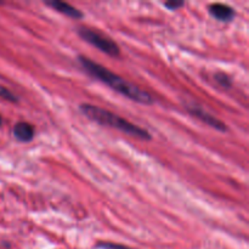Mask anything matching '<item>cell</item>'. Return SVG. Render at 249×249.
<instances>
[{
  "label": "cell",
  "mask_w": 249,
  "mask_h": 249,
  "mask_svg": "<svg viewBox=\"0 0 249 249\" xmlns=\"http://www.w3.org/2000/svg\"><path fill=\"white\" fill-rule=\"evenodd\" d=\"M184 1H179V0H169V1L164 2V6L170 11H177L180 7L184 6Z\"/></svg>",
  "instance_id": "8fae6325"
},
{
  "label": "cell",
  "mask_w": 249,
  "mask_h": 249,
  "mask_svg": "<svg viewBox=\"0 0 249 249\" xmlns=\"http://www.w3.org/2000/svg\"><path fill=\"white\" fill-rule=\"evenodd\" d=\"M208 11L214 18L220 22H225V23L232 21L236 16V11L233 7L226 4H221V2H214V4L209 5Z\"/></svg>",
  "instance_id": "8992f818"
},
{
  "label": "cell",
  "mask_w": 249,
  "mask_h": 249,
  "mask_svg": "<svg viewBox=\"0 0 249 249\" xmlns=\"http://www.w3.org/2000/svg\"><path fill=\"white\" fill-rule=\"evenodd\" d=\"M78 62L80 63L83 70L90 74L91 77H95L97 80L102 82L113 89L114 91L119 92L121 95H124L126 99L131 100L134 102H138L141 105H152L153 97L152 95L148 94L145 90L140 89L138 85L133 84V83L128 82L121 75L116 74V73L111 72L108 68L104 67L100 63L95 62V61L90 60L87 56H78Z\"/></svg>",
  "instance_id": "6da1fadb"
},
{
  "label": "cell",
  "mask_w": 249,
  "mask_h": 249,
  "mask_svg": "<svg viewBox=\"0 0 249 249\" xmlns=\"http://www.w3.org/2000/svg\"><path fill=\"white\" fill-rule=\"evenodd\" d=\"M0 97H2V99L6 100V101H9V102L18 101V97H17L16 95L11 91V90L7 89V88H5V87H1V85H0Z\"/></svg>",
  "instance_id": "9c48e42d"
},
{
  "label": "cell",
  "mask_w": 249,
  "mask_h": 249,
  "mask_svg": "<svg viewBox=\"0 0 249 249\" xmlns=\"http://www.w3.org/2000/svg\"><path fill=\"white\" fill-rule=\"evenodd\" d=\"M2 124V118H1V116H0V125H1Z\"/></svg>",
  "instance_id": "7c38bea8"
},
{
  "label": "cell",
  "mask_w": 249,
  "mask_h": 249,
  "mask_svg": "<svg viewBox=\"0 0 249 249\" xmlns=\"http://www.w3.org/2000/svg\"><path fill=\"white\" fill-rule=\"evenodd\" d=\"M79 111L88 119L100 124V125H106L109 128L117 129V130L123 131L128 135L135 136V138L142 139V140H151L152 139V136L147 130L140 128L136 124L129 122L128 119L123 118V117L118 116V114L113 113L108 109L101 108V107L95 106V105L82 104L79 106Z\"/></svg>",
  "instance_id": "7a4b0ae2"
},
{
  "label": "cell",
  "mask_w": 249,
  "mask_h": 249,
  "mask_svg": "<svg viewBox=\"0 0 249 249\" xmlns=\"http://www.w3.org/2000/svg\"><path fill=\"white\" fill-rule=\"evenodd\" d=\"M99 249H131L126 246L118 245V243H111V242H100L96 246Z\"/></svg>",
  "instance_id": "30bf717a"
},
{
  "label": "cell",
  "mask_w": 249,
  "mask_h": 249,
  "mask_svg": "<svg viewBox=\"0 0 249 249\" xmlns=\"http://www.w3.org/2000/svg\"><path fill=\"white\" fill-rule=\"evenodd\" d=\"M184 106L190 114L196 117L197 119L203 122L204 124H207V125L211 126V128L215 129V130L218 131H223V133L229 130V128L226 126V124L224 123V122H221L220 119H218L216 117H214L213 114L209 113L208 111H206V109H204L201 105L197 104V102L190 100V101L184 102Z\"/></svg>",
  "instance_id": "277c9868"
},
{
  "label": "cell",
  "mask_w": 249,
  "mask_h": 249,
  "mask_svg": "<svg viewBox=\"0 0 249 249\" xmlns=\"http://www.w3.org/2000/svg\"><path fill=\"white\" fill-rule=\"evenodd\" d=\"M12 133H14L15 139L19 142H31L34 139L36 130L32 124L27 123V122H18L15 124Z\"/></svg>",
  "instance_id": "52a82bcc"
},
{
  "label": "cell",
  "mask_w": 249,
  "mask_h": 249,
  "mask_svg": "<svg viewBox=\"0 0 249 249\" xmlns=\"http://www.w3.org/2000/svg\"><path fill=\"white\" fill-rule=\"evenodd\" d=\"M77 33L80 38L84 41H87L90 45L95 46L102 51L106 55L112 56V57H117L121 55V49H119L118 44L114 40H112L109 36H105V34L100 33V32L95 31V29L89 28V27H78Z\"/></svg>",
  "instance_id": "3957f363"
},
{
  "label": "cell",
  "mask_w": 249,
  "mask_h": 249,
  "mask_svg": "<svg viewBox=\"0 0 249 249\" xmlns=\"http://www.w3.org/2000/svg\"><path fill=\"white\" fill-rule=\"evenodd\" d=\"M44 4L50 6L55 11L70 17V18L80 19L84 17V14L79 9H77V7H74L73 5L68 4L66 1H61V0H46V1H44Z\"/></svg>",
  "instance_id": "5b68a950"
},
{
  "label": "cell",
  "mask_w": 249,
  "mask_h": 249,
  "mask_svg": "<svg viewBox=\"0 0 249 249\" xmlns=\"http://www.w3.org/2000/svg\"><path fill=\"white\" fill-rule=\"evenodd\" d=\"M214 79H215V82L218 83L220 87L226 88V89H230V88L232 87V80H231V78L224 72H216L215 74H214Z\"/></svg>",
  "instance_id": "ba28073f"
}]
</instances>
